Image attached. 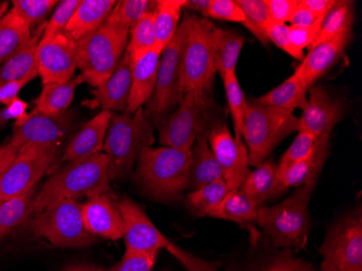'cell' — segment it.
I'll list each match as a JSON object with an SVG mask.
<instances>
[{
  "label": "cell",
  "instance_id": "11",
  "mask_svg": "<svg viewBox=\"0 0 362 271\" xmlns=\"http://www.w3.org/2000/svg\"><path fill=\"white\" fill-rule=\"evenodd\" d=\"M61 144H28L18 152L0 180V200L19 197L35 188L52 169Z\"/></svg>",
  "mask_w": 362,
  "mask_h": 271
},
{
  "label": "cell",
  "instance_id": "54",
  "mask_svg": "<svg viewBox=\"0 0 362 271\" xmlns=\"http://www.w3.org/2000/svg\"><path fill=\"white\" fill-rule=\"evenodd\" d=\"M8 110H9L10 114H11L12 118H13L14 125H20L26 121V118L28 117V103H26L24 100L16 98L7 105Z\"/></svg>",
  "mask_w": 362,
  "mask_h": 271
},
{
  "label": "cell",
  "instance_id": "46",
  "mask_svg": "<svg viewBox=\"0 0 362 271\" xmlns=\"http://www.w3.org/2000/svg\"><path fill=\"white\" fill-rule=\"evenodd\" d=\"M207 18L243 23L244 13L237 0H211Z\"/></svg>",
  "mask_w": 362,
  "mask_h": 271
},
{
  "label": "cell",
  "instance_id": "1",
  "mask_svg": "<svg viewBox=\"0 0 362 271\" xmlns=\"http://www.w3.org/2000/svg\"><path fill=\"white\" fill-rule=\"evenodd\" d=\"M110 189L109 158L98 154L86 160L69 163L45 183L33 202L30 217L58 199H72L107 193Z\"/></svg>",
  "mask_w": 362,
  "mask_h": 271
},
{
  "label": "cell",
  "instance_id": "6",
  "mask_svg": "<svg viewBox=\"0 0 362 271\" xmlns=\"http://www.w3.org/2000/svg\"><path fill=\"white\" fill-rule=\"evenodd\" d=\"M182 23L185 25L181 47L182 89L185 93L189 91L209 93L217 73L211 40V30L215 25L206 18L190 13L186 14Z\"/></svg>",
  "mask_w": 362,
  "mask_h": 271
},
{
  "label": "cell",
  "instance_id": "29",
  "mask_svg": "<svg viewBox=\"0 0 362 271\" xmlns=\"http://www.w3.org/2000/svg\"><path fill=\"white\" fill-rule=\"evenodd\" d=\"M307 93L308 89L305 88L300 79L293 74L269 93L253 100V103L293 113L296 109H304Z\"/></svg>",
  "mask_w": 362,
  "mask_h": 271
},
{
  "label": "cell",
  "instance_id": "48",
  "mask_svg": "<svg viewBox=\"0 0 362 271\" xmlns=\"http://www.w3.org/2000/svg\"><path fill=\"white\" fill-rule=\"evenodd\" d=\"M267 38L269 42H274L278 48L290 54L293 58L303 60L304 56L295 52L288 40V26L284 23H276L270 21L267 26Z\"/></svg>",
  "mask_w": 362,
  "mask_h": 271
},
{
  "label": "cell",
  "instance_id": "43",
  "mask_svg": "<svg viewBox=\"0 0 362 271\" xmlns=\"http://www.w3.org/2000/svg\"><path fill=\"white\" fill-rule=\"evenodd\" d=\"M298 136L295 137L294 142L278 164L280 168L288 166V165L298 162L308 156L318 140V138L315 137L314 134H309V132H302V130H298Z\"/></svg>",
  "mask_w": 362,
  "mask_h": 271
},
{
  "label": "cell",
  "instance_id": "32",
  "mask_svg": "<svg viewBox=\"0 0 362 271\" xmlns=\"http://www.w3.org/2000/svg\"><path fill=\"white\" fill-rule=\"evenodd\" d=\"M257 207L240 189L230 190L209 217L230 220L242 227L252 228L257 223Z\"/></svg>",
  "mask_w": 362,
  "mask_h": 271
},
{
  "label": "cell",
  "instance_id": "21",
  "mask_svg": "<svg viewBox=\"0 0 362 271\" xmlns=\"http://www.w3.org/2000/svg\"><path fill=\"white\" fill-rule=\"evenodd\" d=\"M330 137L331 134L319 137L310 154L302 160L282 168L278 166L279 195L292 187L316 183L330 154Z\"/></svg>",
  "mask_w": 362,
  "mask_h": 271
},
{
  "label": "cell",
  "instance_id": "20",
  "mask_svg": "<svg viewBox=\"0 0 362 271\" xmlns=\"http://www.w3.org/2000/svg\"><path fill=\"white\" fill-rule=\"evenodd\" d=\"M163 49L164 48L156 45L152 48L132 56L133 81L126 113L133 115L151 99L156 88L158 63Z\"/></svg>",
  "mask_w": 362,
  "mask_h": 271
},
{
  "label": "cell",
  "instance_id": "34",
  "mask_svg": "<svg viewBox=\"0 0 362 271\" xmlns=\"http://www.w3.org/2000/svg\"><path fill=\"white\" fill-rule=\"evenodd\" d=\"M354 21L355 3L351 0H335L334 5L323 20L318 36L310 47L325 40L351 34L353 33Z\"/></svg>",
  "mask_w": 362,
  "mask_h": 271
},
{
  "label": "cell",
  "instance_id": "53",
  "mask_svg": "<svg viewBox=\"0 0 362 271\" xmlns=\"http://www.w3.org/2000/svg\"><path fill=\"white\" fill-rule=\"evenodd\" d=\"M300 5L313 12L317 18L325 16L335 4V0H300Z\"/></svg>",
  "mask_w": 362,
  "mask_h": 271
},
{
  "label": "cell",
  "instance_id": "13",
  "mask_svg": "<svg viewBox=\"0 0 362 271\" xmlns=\"http://www.w3.org/2000/svg\"><path fill=\"white\" fill-rule=\"evenodd\" d=\"M119 211L124 220V239L126 250L146 254H158L165 248L174 256L178 246L170 242L152 223L144 209L129 197L119 202Z\"/></svg>",
  "mask_w": 362,
  "mask_h": 271
},
{
  "label": "cell",
  "instance_id": "18",
  "mask_svg": "<svg viewBox=\"0 0 362 271\" xmlns=\"http://www.w3.org/2000/svg\"><path fill=\"white\" fill-rule=\"evenodd\" d=\"M85 228L93 236L119 240L124 236V220L119 202L107 193L88 197L81 204Z\"/></svg>",
  "mask_w": 362,
  "mask_h": 271
},
{
  "label": "cell",
  "instance_id": "51",
  "mask_svg": "<svg viewBox=\"0 0 362 271\" xmlns=\"http://www.w3.org/2000/svg\"><path fill=\"white\" fill-rule=\"evenodd\" d=\"M175 258L184 265L188 271H218L216 265L213 263L205 262L201 258H195L190 253L185 250H179Z\"/></svg>",
  "mask_w": 362,
  "mask_h": 271
},
{
  "label": "cell",
  "instance_id": "52",
  "mask_svg": "<svg viewBox=\"0 0 362 271\" xmlns=\"http://www.w3.org/2000/svg\"><path fill=\"white\" fill-rule=\"evenodd\" d=\"M322 18V16H321ZM320 18H317L313 12L309 11L306 8L303 7L298 4V7L295 8L294 12H293L292 16H291L290 23L294 26H311L313 24L316 23L317 20Z\"/></svg>",
  "mask_w": 362,
  "mask_h": 271
},
{
  "label": "cell",
  "instance_id": "14",
  "mask_svg": "<svg viewBox=\"0 0 362 271\" xmlns=\"http://www.w3.org/2000/svg\"><path fill=\"white\" fill-rule=\"evenodd\" d=\"M209 144L229 190L240 189L249 174V151L243 139L233 137L226 124L217 123L209 134Z\"/></svg>",
  "mask_w": 362,
  "mask_h": 271
},
{
  "label": "cell",
  "instance_id": "22",
  "mask_svg": "<svg viewBox=\"0 0 362 271\" xmlns=\"http://www.w3.org/2000/svg\"><path fill=\"white\" fill-rule=\"evenodd\" d=\"M133 81V57L124 52L109 79L93 91L98 103L107 111L125 112Z\"/></svg>",
  "mask_w": 362,
  "mask_h": 271
},
{
  "label": "cell",
  "instance_id": "45",
  "mask_svg": "<svg viewBox=\"0 0 362 271\" xmlns=\"http://www.w3.org/2000/svg\"><path fill=\"white\" fill-rule=\"evenodd\" d=\"M158 254H146L126 250L119 264L107 271H152Z\"/></svg>",
  "mask_w": 362,
  "mask_h": 271
},
{
  "label": "cell",
  "instance_id": "38",
  "mask_svg": "<svg viewBox=\"0 0 362 271\" xmlns=\"http://www.w3.org/2000/svg\"><path fill=\"white\" fill-rule=\"evenodd\" d=\"M156 1L150 0H121L117 1L105 22L130 30L146 12L156 10Z\"/></svg>",
  "mask_w": 362,
  "mask_h": 271
},
{
  "label": "cell",
  "instance_id": "28",
  "mask_svg": "<svg viewBox=\"0 0 362 271\" xmlns=\"http://www.w3.org/2000/svg\"><path fill=\"white\" fill-rule=\"evenodd\" d=\"M83 83H85L84 76L79 74L68 81L44 85L42 93L36 99L35 109L33 111L46 115L64 113L72 105L77 87Z\"/></svg>",
  "mask_w": 362,
  "mask_h": 271
},
{
  "label": "cell",
  "instance_id": "4",
  "mask_svg": "<svg viewBox=\"0 0 362 271\" xmlns=\"http://www.w3.org/2000/svg\"><path fill=\"white\" fill-rule=\"evenodd\" d=\"M316 183L300 185L291 197L274 207L257 209V224L276 248L302 250L309 231V202Z\"/></svg>",
  "mask_w": 362,
  "mask_h": 271
},
{
  "label": "cell",
  "instance_id": "5",
  "mask_svg": "<svg viewBox=\"0 0 362 271\" xmlns=\"http://www.w3.org/2000/svg\"><path fill=\"white\" fill-rule=\"evenodd\" d=\"M130 30L105 22L76 42L77 65L85 83L100 87L115 70L125 52Z\"/></svg>",
  "mask_w": 362,
  "mask_h": 271
},
{
  "label": "cell",
  "instance_id": "24",
  "mask_svg": "<svg viewBox=\"0 0 362 271\" xmlns=\"http://www.w3.org/2000/svg\"><path fill=\"white\" fill-rule=\"evenodd\" d=\"M115 4V0H81L63 34L79 42L105 23Z\"/></svg>",
  "mask_w": 362,
  "mask_h": 271
},
{
  "label": "cell",
  "instance_id": "44",
  "mask_svg": "<svg viewBox=\"0 0 362 271\" xmlns=\"http://www.w3.org/2000/svg\"><path fill=\"white\" fill-rule=\"evenodd\" d=\"M325 18L322 16L317 20L316 23L311 26H288V40L295 52L304 56V49L310 48L311 45L314 44Z\"/></svg>",
  "mask_w": 362,
  "mask_h": 271
},
{
  "label": "cell",
  "instance_id": "47",
  "mask_svg": "<svg viewBox=\"0 0 362 271\" xmlns=\"http://www.w3.org/2000/svg\"><path fill=\"white\" fill-rule=\"evenodd\" d=\"M262 271H315V269L306 260L295 258L293 250H286L272 258Z\"/></svg>",
  "mask_w": 362,
  "mask_h": 271
},
{
  "label": "cell",
  "instance_id": "42",
  "mask_svg": "<svg viewBox=\"0 0 362 271\" xmlns=\"http://www.w3.org/2000/svg\"><path fill=\"white\" fill-rule=\"evenodd\" d=\"M81 0H62L59 1L52 18L46 22V28L42 33V40H50L54 36L62 34L64 28L70 22L75 10L78 7Z\"/></svg>",
  "mask_w": 362,
  "mask_h": 271
},
{
  "label": "cell",
  "instance_id": "16",
  "mask_svg": "<svg viewBox=\"0 0 362 271\" xmlns=\"http://www.w3.org/2000/svg\"><path fill=\"white\" fill-rule=\"evenodd\" d=\"M72 125L73 115L69 111L59 115L32 111L25 122L13 125L10 144L19 151L28 144H61Z\"/></svg>",
  "mask_w": 362,
  "mask_h": 271
},
{
  "label": "cell",
  "instance_id": "40",
  "mask_svg": "<svg viewBox=\"0 0 362 271\" xmlns=\"http://www.w3.org/2000/svg\"><path fill=\"white\" fill-rule=\"evenodd\" d=\"M126 52L134 54L152 48L156 45V28H154V10L146 12L129 32Z\"/></svg>",
  "mask_w": 362,
  "mask_h": 271
},
{
  "label": "cell",
  "instance_id": "7",
  "mask_svg": "<svg viewBox=\"0 0 362 271\" xmlns=\"http://www.w3.org/2000/svg\"><path fill=\"white\" fill-rule=\"evenodd\" d=\"M298 130V117L293 113L249 103L244 115L242 139L249 151V166L267 161L278 144Z\"/></svg>",
  "mask_w": 362,
  "mask_h": 271
},
{
  "label": "cell",
  "instance_id": "58",
  "mask_svg": "<svg viewBox=\"0 0 362 271\" xmlns=\"http://www.w3.org/2000/svg\"><path fill=\"white\" fill-rule=\"evenodd\" d=\"M13 120L7 107L0 108V130L4 129L8 122Z\"/></svg>",
  "mask_w": 362,
  "mask_h": 271
},
{
  "label": "cell",
  "instance_id": "56",
  "mask_svg": "<svg viewBox=\"0 0 362 271\" xmlns=\"http://www.w3.org/2000/svg\"><path fill=\"white\" fill-rule=\"evenodd\" d=\"M211 0H185L184 8L191 11L199 12L206 18Z\"/></svg>",
  "mask_w": 362,
  "mask_h": 271
},
{
  "label": "cell",
  "instance_id": "9",
  "mask_svg": "<svg viewBox=\"0 0 362 271\" xmlns=\"http://www.w3.org/2000/svg\"><path fill=\"white\" fill-rule=\"evenodd\" d=\"M28 220L34 236L57 248H84L95 240L85 228L81 203L75 200H56Z\"/></svg>",
  "mask_w": 362,
  "mask_h": 271
},
{
  "label": "cell",
  "instance_id": "49",
  "mask_svg": "<svg viewBox=\"0 0 362 271\" xmlns=\"http://www.w3.org/2000/svg\"><path fill=\"white\" fill-rule=\"evenodd\" d=\"M270 21L286 24L298 7V0H265Z\"/></svg>",
  "mask_w": 362,
  "mask_h": 271
},
{
  "label": "cell",
  "instance_id": "31",
  "mask_svg": "<svg viewBox=\"0 0 362 271\" xmlns=\"http://www.w3.org/2000/svg\"><path fill=\"white\" fill-rule=\"evenodd\" d=\"M32 38V28L13 9L0 19V64L11 58Z\"/></svg>",
  "mask_w": 362,
  "mask_h": 271
},
{
  "label": "cell",
  "instance_id": "12",
  "mask_svg": "<svg viewBox=\"0 0 362 271\" xmlns=\"http://www.w3.org/2000/svg\"><path fill=\"white\" fill-rule=\"evenodd\" d=\"M320 253L341 271H362L361 209L349 214L329 229Z\"/></svg>",
  "mask_w": 362,
  "mask_h": 271
},
{
  "label": "cell",
  "instance_id": "60",
  "mask_svg": "<svg viewBox=\"0 0 362 271\" xmlns=\"http://www.w3.org/2000/svg\"><path fill=\"white\" fill-rule=\"evenodd\" d=\"M9 10V3L7 1H3V3H0V19L3 18L4 14Z\"/></svg>",
  "mask_w": 362,
  "mask_h": 271
},
{
  "label": "cell",
  "instance_id": "2",
  "mask_svg": "<svg viewBox=\"0 0 362 271\" xmlns=\"http://www.w3.org/2000/svg\"><path fill=\"white\" fill-rule=\"evenodd\" d=\"M154 142V126L144 114V108L133 115L112 112L103 146L109 158V178H126L141 151Z\"/></svg>",
  "mask_w": 362,
  "mask_h": 271
},
{
  "label": "cell",
  "instance_id": "39",
  "mask_svg": "<svg viewBox=\"0 0 362 271\" xmlns=\"http://www.w3.org/2000/svg\"><path fill=\"white\" fill-rule=\"evenodd\" d=\"M225 86L226 96H227L228 105H229L230 113L233 116V124H235V137L241 138L243 132L244 115L249 103L246 101L243 91L240 86L239 79L237 73L231 72L221 77Z\"/></svg>",
  "mask_w": 362,
  "mask_h": 271
},
{
  "label": "cell",
  "instance_id": "57",
  "mask_svg": "<svg viewBox=\"0 0 362 271\" xmlns=\"http://www.w3.org/2000/svg\"><path fill=\"white\" fill-rule=\"evenodd\" d=\"M63 271H107L105 269L100 268V267L95 266V265H86V264H75L69 265L65 267Z\"/></svg>",
  "mask_w": 362,
  "mask_h": 271
},
{
  "label": "cell",
  "instance_id": "17",
  "mask_svg": "<svg viewBox=\"0 0 362 271\" xmlns=\"http://www.w3.org/2000/svg\"><path fill=\"white\" fill-rule=\"evenodd\" d=\"M308 93L306 105L298 118V130L309 132L317 138L331 134L343 117V103L320 86L311 87Z\"/></svg>",
  "mask_w": 362,
  "mask_h": 271
},
{
  "label": "cell",
  "instance_id": "10",
  "mask_svg": "<svg viewBox=\"0 0 362 271\" xmlns=\"http://www.w3.org/2000/svg\"><path fill=\"white\" fill-rule=\"evenodd\" d=\"M185 25L181 21L174 38L163 49L158 63L156 88L144 114L154 126L178 108L185 93L182 89L181 47L184 40Z\"/></svg>",
  "mask_w": 362,
  "mask_h": 271
},
{
  "label": "cell",
  "instance_id": "55",
  "mask_svg": "<svg viewBox=\"0 0 362 271\" xmlns=\"http://www.w3.org/2000/svg\"><path fill=\"white\" fill-rule=\"evenodd\" d=\"M18 152H19V150H16V149L10 144V142L0 146V180L3 178L4 173L6 172V169L8 168L10 163L16 158Z\"/></svg>",
  "mask_w": 362,
  "mask_h": 271
},
{
  "label": "cell",
  "instance_id": "3",
  "mask_svg": "<svg viewBox=\"0 0 362 271\" xmlns=\"http://www.w3.org/2000/svg\"><path fill=\"white\" fill-rule=\"evenodd\" d=\"M191 150L146 146L138 158L137 177L154 199L173 201L188 189Z\"/></svg>",
  "mask_w": 362,
  "mask_h": 271
},
{
  "label": "cell",
  "instance_id": "8",
  "mask_svg": "<svg viewBox=\"0 0 362 271\" xmlns=\"http://www.w3.org/2000/svg\"><path fill=\"white\" fill-rule=\"evenodd\" d=\"M215 103L204 91H189L168 117L158 124L160 144L168 148L191 150L197 136L211 132Z\"/></svg>",
  "mask_w": 362,
  "mask_h": 271
},
{
  "label": "cell",
  "instance_id": "23",
  "mask_svg": "<svg viewBox=\"0 0 362 271\" xmlns=\"http://www.w3.org/2000/svg\"><path fill=\"white\" fill-rule=\"evenodd\" d=\"M111 115V111L103 110L90 121L87 122L71 140L59 164L63 162H68V164L78 162L101 154L105 146V134Z\"/></svg>",
  "mask_w": 362,
  "mask_h": 271
},
{
  "label": "cell",
  "instance_id": "33",
  "mask_svg": "<svg viewBox=\"0 0 362 271\" xmlns=\"http://www.w3.org/2000/svg\"><path fill=\"white\" fill-rule=\"evenodd\" d=\"M37 193L35 187L19 197L0 200V241L30 219Z\"/></svg>",
  "mask_w": 362,
  "mask_h": 271
},
{
  "label": "cell",
  "instance_id": "37",
  "mask_svg": "<svg viewBox=\"0 0 362 271\" xmlns=\"http://www.w3.org/2000/svg\"><path fill=\"white\" fill-rule=\"evenodd\" d=\"M244 13L243 25L262 42L267 46V26L270 22L265 0H237Z\"/></svg>",
  "mask_w": 362,
  "mask_h": 271
},
{
  "label": "cell",
  "instance_id": "19",
  "mask_svg": "<svg viewBox=\"0 0 362 271\" xmlns=\"http://www.w3.org/2000/svg\"><path fill=\"white\" fill-rule=\"evenodd\" d=\"M353 38V33L332 40H325L310 47L307 56L295 70L294 75L300 79L305 88L314 87L315 83L339 62Z\"/></svg>",
  "mask_w": 362,
  "mask_h": 271
},
{
  "label": "cell",
  "instance_id": "41",
  "mask_svg": "<svg viewBox=\"0 0 362 271\" xmlns=\"http://www.w3.org/2000/svg\"><path fill=\"white\" fill-rule=\"evenodd\" d=\"M57 0H12V9L30 26L42 25L49 12L58 4Z\"/></svg>",
  "mask_w": 362,
  "mask_h": 271
},
{
  "label": "cell",
  "instance_id": "15",
  "mask_svg": "<svg viewBox=\"0 0 362 271\" xmlns=\"http://www.w3.org/2000/svg\"><path fill=\"white\" fill-rule=\"evenodd\" d=\"M36 67L42 83H63L73 79L76 72V42L59 34L38 42Z\"/></svg>",
  "mask_w": 362,
  "mask_h": 271
},
{
  "label": "cell",
  "instance_id": "59",
  "mask_svg": "<svg viewBox=\"0 0 362 271\" xmlns=\"http://www.w3.org/2000/svg\"><path fill=\"white\" fill-rule=\"evenodd\" d=\"M321 271H341V268L329 258H323L322 264H321Z\"/></svg>",
  "mask_w": 362,
  "mask_h": 271
},
{
  "label": "cell",
  "instance_id": "50",
  "mask_svg": "<svg viewBox=\"0 0 362 271\" xmlns=\"http://www.w3.org/2000/svg\"><path fill=\"white\" fill-rule=\"evenodd\" d=\"M37 67L34 69L30 74L22 79H16V81H10V83H5L3 86L0 87V105L4 107H7L10 103L13 101L16 98H19V93H21L22 89L28 85L30 81L37 76Z\"/></svg>",
  "mask_w": 362,
  "mask_h": 271
},
{
  "label": "cell",
  "instance_id": "26",
  "mask_svg": "<svg viewBox=\"0 0 362 271\" xmlns=\"http://www.w3.org/2000/svg\"><path fill=\"white\" fill-rule=\"evenodd\" d=\"M279 167L274 161L267 160L246 175L240 190L259 209L268 200L279 197Z\"/></svg>",
  "mask_w": 362,
  "mask_h": 271
},
{
  "label": "cell",
  "instance_id": "35",
  "mask_svg": "<svg viewBox=\"0 0 362 271\" xmlns=\"http://www.w3.org/2000/svg\"><path fill=\"white\" fill-rule=\"evenodd\" d=\"M185 0H158L154 10L156 45L164 47L170 42L180 22Z\"/></svg>",
  "mask_w": 362,
  "mask_h": 271
},
{
  "label": "cell",
  "instance_id": "25",
  "mask_svg": "<svg viewBox=\"0 0 362 271\" xmlns=\"http://www.w3.org/2000/svg\"><path fill=\"white\" fill-rule=\"evenodd\" d=\"M209 132L197 136L191 148L188 190L195 191L221 178V169L209 144Z\"/></svg>",
  "mask_w": 362,
  "mask_h": 271
},
{
  "label": "cell",
  "instance_id": "27",
  "mask_svg": "<svg viewBox=\"0 0 362 271\" xmlns=\"http://www.w3.org/2000/svg\"><path fill=\"white\" fill-rule=\"evenodd\" d=\"M211 40L216 72L221 77L228 73L235 72L238 60L243 48L244 38L233 30L214 26Z\"/></svg>",
  "mask_w": 362,
  "mask_h": 271
},
{
  "label": "cell",
  "instance_id": "36",
  "mask_svg": "<svg viewBox=\"0 0 362 271\" xmlns=\"http://www.w3.org/2000/svg\"><path fill=\"white\" fill-rule=\"evenodd\" d=\"M229 188L223 178L207 183L202 188L189 192L187 207L194 215L205 217L209 216L215 207L223 201L229 192Z\"/></svg>",
  "mask_w": 362,
  "mask_h": 271
},
{
  "label": "cell",
  "instance_id": "30",
  "mask_svg": "<svg viewBox=\"0 0 362 271\" xmlns=\"http://www.w3.org/2000/svg\"><path fill=\"white\" fill-rule=\"evenodd\" d=\"M46 28V22L36 28L34 35L30 40L16 52L11 58L0 65V87L10 81H16L30 74L36 69V52H37L38 42L42 38V33Z\"/></svg>",
  "mask_w": 362,
  "mask_h": 271
}]
</instances>
